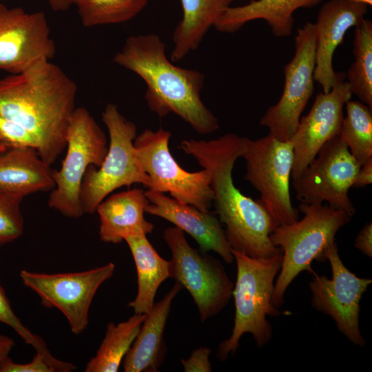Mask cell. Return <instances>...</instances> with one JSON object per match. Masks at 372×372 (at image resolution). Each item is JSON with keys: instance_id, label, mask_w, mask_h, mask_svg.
<instances>
[{"instance_id": "cell-29", "label": "cell", "mask_w": 372, "mask_h": 372, "mask_svg": "<svg viewBox=\"0 0 372 372\" xmlns=\"http://www.w3.org/2000/svg\"><path fill=\"white\" fill-rule=\"evenodd\" d=\"M22 198L0 192V245L19 238L24 222L20 209Z\"/></svg>"}, {"instance_id": "cell-22", "label": "cell", "mask_w": 372, "mask_h": 372, "mask_svg": "<svg viewBox=\"0 0 372 372\" xmlns=\"http://www.w3.org/2000/svg\"><path fill=\"white\" fill-rule=\"evenodd\" d=\"M322 0H254L236 7H229L215 23L221 32L233 33L245 23L257 19L267 22L275 37L291 35L294 12L313 6Z\"/></svg>"}, {"instance_id": "cell-27", "label": "cell", "mask_w": 372, "mask_h": 372, "mask_svg": "<svg viewBox=\"0 0 372 372\" xmlns=\"http://www.w3.org/2000/svg\"><path fill=\"white\" fill-rule=\"evenodd\" d=\"M339 136L349 152L362 165L372 157V112L361 101L349 100L345 103Z\"/></svg>"}, {"instance_id": "cell-18", "label": "cell", "mask_w": 372, "mask_h": 372, "mask_svg": "<svg viewBox=\"0 0 372 372\" xmlns=\"http://www.w3.org/2000/svg\"><path fill=\"white\" fill-rule=\"evenodd\" d=\"M149 203L145 213L162 218L189 234L202 252L213 251L226 262L234 258L220 220L211 212L181 203L164 193L148 189L145 192Z\"/></svg>"}, {"instance_id": "cell-32", "label": "cell", "mask_w": 372, "mask_h": 372, "mask_svg": "<svg viewBox=\"0 0 372 372\" xmlns=\"http://www.w3.org/2000/svg\"><path fill=\"white\" fill-rule=\"evenodd\" d=\"M26 147L37 151L35 137L21 125L0 114V151Z\"/></svg>"}, {"instance_id": "cell-11", "label": "cell", "mask_w": 372, "mask_h": 372, "mask_svg": "<svg viewBox=\"0 0 372 372\" xmlns=\"http://www.w3.org/2000/svg\"><path fill=\"white\" fill-rule=\"evenodd\" d=\"M360 166L340 136H336L320 148L298 177L292 179L296 198L306 204L325 202L352 217L355 207L349 191Z\"/></svg>"}, {"instance_id": "cell-33", "label": "cell", "mask_w": 372, "mask_h": 372, "mask_svg": "<svg viewBox=\"0 0 372 372\" xmlns=\"http://www.w3.org/2000/svg\"><path fill=\"white\" fill-rule=\"evenodd\" d=\"M209 348L201 347L195 349L188 359L181 360L185 372H210L211 371Z\"/></svg>"}, {"instance_id": "cell-13", "label": "cell", "mask_w": 372, "mask_h": 372, "mask_svg": "<svg viewBox=\"0 0 372 372\" xmlns=\"http://www.w3.org/2000/svg\"><path fill=\"white\" fill-rule=\"evenodd\" d=\"M114 270L115 265L108 262L79 272L50 274L22 270L20 278L39 296L44 307L59 310L72 332L79 335L87 329L90 307L96 291Z\"/></svg>"}, {"instance_id": "cell-19", "label": "cell", "mask_w": 372, "mask_h": 372, "mask_svg": "<svg viewBox=\"0 0 372 372\" xmlns=\"http://www.w3.org/2000/svg\"><path fill=\"white\" fill-rule=\"evenodd\" d=\"M182 286L176 282L157 303H154L123 360L125 372H157L166 354L164 331L172 302Z\"/></svg>"}, {"instance_id": "cell-2", "label": "cell", "mask_w": 372, "mask_h": 372, "mask_svg": "<svg viewBox=\"0 0 372 372\" xmlns=\"http://www.w3.org/2000/svg\"><path fill=\"white\" fill-rule=\"evenodd\" d=\"M76 93V83L58 65L42 61L0 79V114L33 135L39 156L51 165L66 147Z\"/></svg>"}, {"instance_id": "cell-3", "label": "cell", "mask_w": 372, "mask_h": 372, "mask_svg": "<svg viewBox=\"0 0 372 372\" xmlns=\"http://www.w3.org/2000/svg\"><path fill=\"white\" fill-rule=\"evenodd\" d=\"M165 44L156 34L127 38L113 61L138 75L145 83V99L159 117L174 114L196 132L207 134L219 127L218 119L200 98L204 75L178 67L167 58Z\"/></svg>"}, {"instance_id": "cell-34", "label": "cell", "mask_w": 372, "mask_h": 372, "mask_svg": "<svg viewBox=\"0 0 372 372\" xmlns=\"http://www.w3.org/2000/svg\"><path fill=\"white\" fill-rule=\"evenodd\" d=\"M354 246L363 254L372 257V224L367 223L359 231L355 239Z\"/></svg>"}, {"instance_id": "cell-15", "label": "cell", "mask_w": 372, "mask_h": 372, "mask_svg": "<svg viewBox=\"0 0 372 372\" xmlns=\"http://www.w3.org/2000/svg\"><path fill=\"white\" fill-rule=\"evenodd\" d=\"M56 53L48 19L43 12H27L0 3V70L21 73Z\"/></svg>"}, {"instance_id": "cell-5", "label": "cell", "mask_w": 372, "mask_h": 372, "mask_svg": "<svg viewBox=\"0 0 372 372\" xmlns=\"http://www.w3.org/2000/svg\"><path fill=\"white\" fill-rule=\"evenodd\" d=\"M304 217L276 227L270 234L272 244L282 251V263L274 285L272 303L279 308L285 293L293 280L302 271L311 272V262L324 261L329 246L335 242L338 231L351 216L327 204L300 203Z\"/></svg>"}, {"instance_id": "cell-37", "label": "cell", "mask_w": 372, "mask_h": 372, "mask_svg": "<svg viewBox=\"0 0 372 372\" xmlns=\"http://www.w3.org/2000/svg\"><path fill=\"white\" fill-rule=\"evenodd\" d=\"M51 8L55 11H62L74 5L76 0H48Z\"/></svg>"}, {"instance_id": "cell-23", "label": "cell", "mask_w": 372, "mask_h": 372, "mask_svg": "<svg viewBox=\"0 0 372 372\" xmlns=\"http://www.w3.org/2000/svg\"><path fill=\"white\" fill-rule=\"evenodd\" d=\"M183 17L173 34L170 59L182 60L196 50L207 31L230 7L233 0H180Z\"/></svg>"}, {"instance_id": "cell-10", "label": "cell", "mask_w": 372, "mask_h": 372, "mask_svg": "<svg viewBox=\"0 0 372 372\" xmlns=\"http://www.w3.org/2000/svg\"><path fill=\"white\" fill-rule=\"evenodd\" d=\"M171 132L163 128L145 130L134 141L137 157L151 180L148 189L169 192L177 201L209 211L214 195L210 174L203 169L189 172L183 169L169 149Z\"/></svg>"}, {"instance_id": "cell-24", "label": "cell", "mask_w": 372, "mask_h": 372, "mask_svg": "<svg viewBox=\"0 0 372 372\" xmlns=\"http://www.w3.org/2000/svg\"><path fill=\"white\" fill-rule=\"evenodd\" d=\"M136 273L138 290L135 298L129 303L134 313L146 314L154 304L160 285L169 278V260L163 258L144 234L127 237Z\"/></svg>"}, {"instance_id": "cell-12", "label": "cell", "mask_w": 372, "mask_h": 372, "mask_svg": "<svg viewBox=\"0 0 372 372\" xmlns=\"http://www.w3.org/2000/svg\"><path fill=\"white\" fill-rule=\"evenodd\" d=\"M316 33L314 23L308 22L298 30L295 53L285 66V83L279 101L269 107L260 121L269 134L280 141H289L314 90Z\"/></svg>"}, {"instance_id": "cell-4", "label": "cell", "mask_w": 372, "mask_h": 372, "mask_svg": "<svg viewBox=\"0 0 372 372\" xmlns=\"http://www.w3.org/2000/svg\"><path fill=\"white\" fill-rule=\"evenodd\" d=\"M237 275L232 291L235 318L232 333L218 346L216 356L221 361L234 354L245 333L252 335L262 347L271 339L273 331L267 316L289 315L272 303L275 279L282 263V252L266 258H256L231 249Z\"/></svg>"}, {"instance_id": "cell-38", "label": "cell", "mask_w": 372, "mask_h": 372, "mask_svg": "<svg viewBox=\"0 0 372 372\" xmlns=\"http://www.w3.org/2000/svg\"><path fill=\"white\" fill-rule=\"evenodd\" d=\"M351 1L357 2V3H364L367 6L372 5V0H351Z\"/></svg>"}, {"instance_id": "cell-21", "label": "cell", "mask_w": 372, "mask_h": 372, "mask_svg": "<svg viewBox=\"0 0 372 372\" xmlns=\"http://www.w3.org/2000/svg\"><path fill=\"white\" fill-rule=\"evenodd\" d=\"M50 165L34 147L0 151V192L21 198L55 186Z\"/></svg>"}, {"instance_id": "cell-7", "label": "cell", "mask_w": 372, "mask_h": 372, "mask_svg": "<svg viewBox=\"0 0 372 372\" xmlns=\"http://www.w3.org/2000/svg\"><path fill=\"white\" fill-rule=\"evenodd\" d=\"M67 152L59 170H53L55 186L48 205L70 218L85 213L80 200V187L87 168L99 167L108 150L105 134L93 116L83 107H76L66 137Z\"/></svg>"}, {"instance_id": "cell-36", "label": "cell", "mask_w": 372, "mask_h": 372, "mask_svg": "<svg viewBox=\"0 0 372 372\" xmlns=\"http://www.w3.org/2000/svg\"><path fill=\"white\" fill-rule=\"evenodd\" d=\"M14 346V341L11 338L0 333V362L9 356Z\"/></svg>"}, {"instance_id": "cell-26", "label": "cell", "mask_w": 372, "mask_h": 372, "mask_svg": "<svg viewBox=\"0 0 372 372\" xmlns=\"http://www.w3.org/2000/svg\"><path fill=\"white\" fill-rule=\"evenodd\" d=\"M355 60L346 78L352 94L372 109V22L364 19L355 27L353 41Z\"/></svg>"}, {"instance_id": "cell-8", "label": "cell", "mask_w": 372, "mask_h": 372, "mask_svg": "<svg viewBox=\"0 0 372 372\" xmlns=\"http://www.w3.org/2000/svg\"><path fill=\"white\" fill-rule=\"evenodd\" d=\"M241 157L246 162L245 179L259 192V201L274 227L299 219L289 190L293 165L291 141H280L270 134L256 140L247 138Z\"/></svg>"}, {"instance_id": "cell-35", "label": "cell", "mask_w": 372, "mask_h": 372, "mask_svg": "<svg viewBox=\"0 0 372 372\" xmlns=\"http://www.w3.org/2000/svg\"><path fill=\"white\" fill-rule=\"evenodd\" d=\"M372 183V157L362 164L357 174L353 187H364Z\"/></svg>"}, {"instance_id": "cell-6", "label": "cell", "mask_w": 372, "mask_h": 372, "mask_svg": "<svg viewBox=\"0 0 372 372\" xmlns=\"http://www.w3.org/2000/svg\"><path fill=\"white\" fill-rule=\"evenodd\" d=\"M102 121L109 134L108 150L101 166L90 165L83 176L80 200L85 214L94 213L107 196L123 186L141 183L149 188L151 185L134 145L136 125L123 116L114 103L107 104Z\"/></svg>"}, {"instance_id": "cell-14", "label": "cell", "mask_w": 372, "mask_h": 372, "mask_svg": "<svg viewBox=\"0 0 372 372\" xmlns=\"http://www.w3.org/2000/svg\"><path fill=\"white\" fill-rule=\"evenodd\" d=\"M332 277L319 275L312 269L309 283L312 294V307L329 316L338 330L353 344L364 347L365 340L360 328V302L362 295L372 283L369 278L358 277L342 261L335 241L326 254Z\"/></svg>"}, {"instance_id": "cell-25", "label": "cell", "mask_w": 372, "mask_h": 372, "mask_svg": "<svg viewBox=\"0 0 372 372\" xmlns=\"http://www.w3.org/2000/svg\"><path fill=\"white\" fill-rule=\"evenodd\" d=\"M146 314L134 313L118 324L109 322L105 337L96 351L87 363L85 372H116L136 339Z\"/></svg>"}, {"instance_id": "cell-17", "label": "cell", "mask_w": 372, "mask_h": 372, "mask_svg": "<svg viewBox=\"0 0 372 372\" xmlns=\"http://www.w3.org/2000/svg\"><path fill=\"white\" fill-rule=\"evenodd\" d=\"M367 5L351 0H330L320 8L314 23L316 33V68L314 79L328 92L338 79L339 72L333 67V56L349 28L364 20Z\"/></svg>"}, {"instance_id": "cell-20", "label": "cell", "mask_w": 372, "mask_h": 372, "mask_svg": "<svg viewBox=\"0 0 372 372\" xmlns=\"http://www.w3.org/2000/svg\"><path fill=\"white\" fill-rule=\"evenodd\" d=\"M149 203L145 192L140 189L117 193L103 200L96 210L100 218L101 240L117 244L131 236L152 233L154 225L144 216Z\"/></svg>"}, {"instance_id": "cell-31", "label": "cell", "mask_w": 372, "mask_h": 372, "mask_svg": "<svg viewBox=\"0 0 372 372\" xmlns=\"http://www.w3.org/2000/svg\"><path fill=\"white\" fill-rule=\"evenodd\" d=\"M0 322L11 327L26 344L32 346L37 352L51 354L43 338L33 333L17 316L1 283Z\"/></svg>"}, {"instance_id": "cell-1", "label": "cell", "mask_w": 372, "mask_h": 372, "mask_svg": "<svg viewBox=\"0 0 372 372\" xmlns=\"http://www.w3.org/2000/svg\"><path fill=\"white\" fill-rule=\"evenodd\" d=\"M247 138L228 133L209 141L183 140L180 147L209 171L213 203L231 249L266 258L282 252L270 240L275 228L273 221L260 202L243 194L233 180L234 164Z\"/></svg>"}, {"instance_id": "cell-30", "label": "cell", "mask_w": 372, "mask_h": 372, "mask_svg": "<svg viewBox=\"0 0 372 372\" xmlns=\"http://www.w3.org/2000/svg\"><path fill=\"white\" fill-rule=\"evenodd\" d=\"M76 369L71 362L60 360L52 354L37 351L28 363H16L9 356L0 362V372H71Z\"/></svg>"}, {"instance_id": "cell-28", "label": "cell", "mask_w": 372, "mask_h": 372, "mask_svg": "<svg viewBox=\"0 0 372 372\" xmlns=\"http://www.w3.org/2000/svg\"><path fill=\"white\" fill-rule=\"evenodd\" d=\"M149 0H76L86 28L127 22L138 14Z\"/></svg>"}, {"instance_id": "cell-16", "label": "cell", "mask_w": 372, "mask_h": 372, "mask_svg": "<svg viewBox=\"0 0 372 372\" xmlns=\"http://www.w3.org/2000/svg\"><path fill=\"white\" fill-rule=\"evenodd\" d=\"M345 79L346 74L339 72L331 90L318 93L309 112L300 118L290 139L293 147L291 179L301 174L327 141L339 135L343 108L352 96Z\"/></svg>"}, {"instance_id": "cell-39", "label": "cell", "mask_w": 372, "mask_h": 372, "mask_svg": "<svg viewBox=\"0 0 372 372\" xmlns=\"http://www.w3.org/2000/svg\"><path fill=\"white\" fill-rule=\"evenodd\" d=\"M245 1H248L249 2V1H254V0H245Z\"/></svg>"}, {"instance_id": "cell-9", "label": "cell", "mask_w": 372, "mask_h": 372, "mask_svg": "<svg viewBox=\"0 0 372 372\" xmlns=\"http://www.w3.org/2000/svg\"><path fill=\"white\" fill-rule=\"evenodd\" d=\"M163 238L172 252L169 278L189 293L202 322L218 314L229 302L234 289L223 265L191 247L184 231L176 226L165 229Z\"/></svg>"}]
</instances>
